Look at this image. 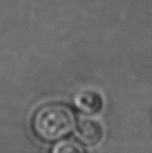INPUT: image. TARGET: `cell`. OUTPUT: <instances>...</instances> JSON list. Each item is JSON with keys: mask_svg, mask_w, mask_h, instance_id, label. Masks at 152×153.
I'll list each match as a JSON object with an SVG mask.
<instances>
[{"mask_svg": "<svg viewBox=\"0 0 152 153\" xmlns=\"http://www.w3.org/2000/svg\"><path fill=\"white\" fill-rule=\"evenodd\" d=\"M51 152L53 153H82L85 149L81 143L71 140H61L55 143L54 146L51 148Z\"/></svg>", "mask_w": 152, "mask_h": 153, "instance_id": "cell-4", "label": "cell"}, {"mask_svg": "<svg viewBox=\"0 0 152 153\" xmlns=\"http://www.w3.org/2000/svg\"><path fill=\"white\" fill-rule=\"evenodd\" d=\"M76 115L62 103H49L36 110L31 118V129L38 140L54 143L67 138L75 130Z\"/></svg>", "mask_w": 152, "mask_h": 153, "instance_id": "cell-1", "label": "cell"}, {"mask_svg": "<svg viewBox=\"0 0 152 153\" xmlns=\"http://www.w3.org/2000/svg\"><path fill=\"white\" fill-rule=\"evenodd\" d=\"M76 134L83 146H95L103 139V128L99 122L90 118H82L76 123Z\"/></svg>", "mask_w": 152, "mask_h": 153, "instance_id": "cell-2", "label": "cell"}, {"mask_svg": "<svg viewBox=\"0 0 152 153\" xmlns=\"http://www.w3.org/2000/svg\"><path fill=\"white\" fill-rule=\"evenodd\" d=\"M75 108L85 115H93L101 111L103 99L98 92L93 90H82L73 97Z\"/></svg>", "mask_w": 152, "mask_h": 153, "instance_id": "cell-3", "label": "cell"}]
</instances>
